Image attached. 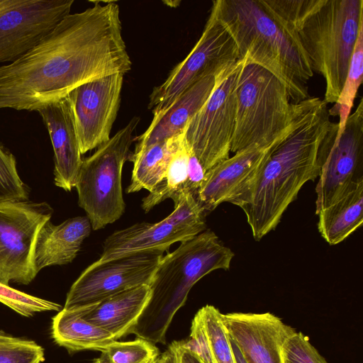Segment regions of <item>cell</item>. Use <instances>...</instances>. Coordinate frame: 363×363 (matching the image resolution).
<instances>
[{
    "label": "cell",
    "mask_w": 363,
    "mask_h": 363,
    "mask_svg": "<svg viewBox=\"0 0 363 363\" xmlns=\"http://www.w3.org/2000/svg\"><path fill=\"white\" fill-rule=\"evenodd\" d=\"M93 3L67 15L21 57L0 67V109L38 111L84 83L130 70L118 5Z\"/></svg>",
    "instance_id": "obj_1"
},
{
    "label": "cell",
    "mask_w": 363,
    "mask_h": 363,
    "mask_svg": "<svg viewBox=\"0 0 363 363\" xmlns=\"http://www.w3.org/2000/svg\"><path fill=\"white\" fill-rule=\"evenodd\" d=\"M331 123L324 100L309 97L294 103L286 133L240 206L256 241L276 228L302 186L319 177V149Z\"/></svg>",
    "instance_id": "obj_2"
},
{
    "label": "cell",
    "mask_w": 363,
    "mask_h": 363,
    "mask_svg": "<svg viewBox=\"0 0 363 363\" xmlns=\"http://www.w3.org/2000/svg\"><path fill=\"white\" fill-rule=\"evenodd\" d=\"M211 13L227 29L245 58L276 76L290 100L309 98L310 62L294 31L279 21L261 0H216Z\"/></svg>",
    "instance_id": "obj_3"
},
{
    "label": "cell",
    "mask_w": 363,
    "mask_h": 363,
    "mask_svg": "<svg viewBox=\"0 0 363 363\" xmlns=\"http://www.w3.org/2000/svg\"><path fill=\"white\" fill-rule=\"evenodd\" d=\"M234 255L213 231L205 230L163 256L150 285L149 301L130 334L165 344L169 326L193 286L213 271L229 270Z\"/></svg>",
    "instance_id": "obj_4"
},
{
    "label": "cell",
    "mask_w": 363,
    "mask_h": 363,
    "mask_svg": "<svg viewBox=\"0 0 363 363\" xmlns=\"http://www.w3.org/2000/svg\"><path fill=\"white\" fill-rule=\"evenodd\" d=\"M362 26V0H323L296 30L313 72L325 79L327 104L339 97Z\"/></svg>",
    "instance_id": "obj_5"
},
{
    "label": "cell",
    "mask_w": 363,
    "mask_h": 363,
    "mask_svg": "<svg viewBox=\"0 0 363 363\" xmlns=\"http://www.w3.org/2000/svg\"><path fill=\"white\" fill-rule=\"evenodd\" d=\"M242 65L240 59L217 74L211 94L185 128L189 157L183 192L195 198L206 172L230 157L236 117V85Z\"/></svg>",
    "instance_id": "obj_6"
},
{
    "label": "cell",
    "mask_w": 363,
    "mask_h": 363,
    "mask_svg": "<svg viewBox=\"0 0 363 363\" xmlns=\"http://www.w3.org/2000/svg\"><path fill=\"white\" fill-rule=\"evenodd\" d=\"M242 60L230 147L233 153L272 142L290 123L294 111V103L276 76L245 58Z\"/></svg>",
    "instance_id": "obj_7"
},
{
    "label": "cell",
    "mask_w": 363,
    "mask_h": 363,
    "mask_svg": "<svg viewBox=\"0 0 363 363\" xmlns=\"http://www.w3.org/2000/svg\"><path fill=\"white\" fill-rule=\"evenodd\" d=\"M140 118L135 116L113 136L82 161L75 188L78 204L94 230L118 220L125 211L122 170L130 155Z\"/></svg>",
    "instance_id": "obj_8"
},
{
    "label": "cell",
    "mask_w": 363,
    "mask_h": 363,
    "mask_svg": "<svg viewBox=\"0 0 363 363\" xmlns=\"http://www.w3.org/2000/svg\"><path fill=\"white\" fill-rule=\"evenodd\" d=\"M332 122L319 149L320 172L315 187V213L363 182V100L337 135Z\"/></svg>",
    "instance_id": "obj_9"
},
{
    "label": "cell",
    "mask_w": 363,
    "mask_h": 363,
    "mask_svg": "<svg viewBox=\"0 0 363 363\" xmlns=\"http://www.w3.org/2000/svg\"><path fill=\"white\" fill-rule=\"evenodd\" d=\"M240 60L236 44L227 29L210 13L198 42L150 95L153 118L162 115L187 88L201 78L216 74Z\"/></svg>",
    "instance_id": "obj_10"
},
{
    "label": "cell",
    "mask_w": 363,
    "mask_h": 363,
    "mask_svg": "<svg viewBox=\"0 0 363 363\" xmlns=\"http://www.w3.org/2000/svg\"><path fill=\"white\" fill-rule=\"evenodd\" d=\"M52 213L45 201L0 203V283L28 285L35 279L36 238Z\"/></svg>",
    "instance_id": "obj_11"
},
{
    "label": "cell",
    "mask_w": 363,
    "mask_h": 363,
    "mask_svg": "<svg viewBox=\"0 0 363 363\" xmlns=\"http://www.w3.org/2000/svg\"><path fill=\"white\" fill-rule=\"evenodd\" d=\"M163 256V251L147 250L94 262L72 284L62 308L90 307L123 291L150 286Z\"/></svg>",
    "instance_id": "obj_12"
},
{
    "label": "cell",
    "mask_w": 363,
    "mask_h": 363,
    "mask_svg": "<svg viewBox=\"0 0 363 363\" xmlns=\"http://www.w3.org/2000/svg\"><path fill=\"white\" fill-rule=\"evenodd\" d=\"M74 0H0V63L13 62L67 15Z\"/></svg>",
    "instance_id": "obj_13"
},
{
    "label": "cell",
    "mask_w": 363,
    "mask_h": 363,
    "mask_svg": "<svg viewBox=\"0 0 363 363\" xmlns=\"http://www.w3.org/2000/svg\"><path fill=\"white\" fill-rule=\"evenodd\" d=\"M289 125L270 143L252 145L238 151L206 172L196 196L206 215L225 202L241 206Z\"/></svg>",
    "instance_id": "obj_14"
},
{
    "label": "cell",
    "mask_w": 363,
    "mask_h": 363,
    "mask_svg": "<svg viewBox=\"0 0 363 363\" xmlns=\"http://www.w3.org/2000/svg\"><path fill=\"white\" fill-rule=\"evenodd\" d=\"M124 74H113L84 83L67 96L82 155L107 142L120 106Z\"/></svg>",
    "instance_id": "obj_15"
},
{
    "label": "cell",
    "mask_w": 363,
    "mask_h": 363,
    "mask_svg": "<svg viewBox=\"0 0 363 363\" xmlns=\"http://www.w3.org/2000/svg\"><path fill=\"white\" fill-rule=\"evenodd\" d=\"M222 320L247 363H283L284 342L296 332L269 312L228 313Z\"/></svg>",
    "instance_id": "obj_16"
},
{
    "label": "cell",
    "mask_w": 363,
    "mask_h": 363,
    "mask_svg": "<svg viewBox=\"0 0 363 363\" xmlns=\"http://www.w3.org/2000/svg\"><path fill=\"white\" fill-rule=\"evenodd\" d=\"M54 150V182L66 191L75 187L82 164L73 111L68 96L38 111Z\"/></svg>",
    "instance_id": "obj_17"
},
{
    "label": "cell",
    "mask_w": 363,
    "mask_h": 363,
    "mask_svg": "<svg viewBox=\"0 0 363 363\" xmlns=\"http://www.w3.org/2000/svg\"><path fill=\"white\" fill-rule=\"evenodd\" d=\"M195 228L182 226L168 216L155 223H139L108 235L96 262H103L130 254L147 251H168L177 242H184L200 234Z\"/></svg>",
    "instance_id": "obj_18"
},
{
    "label": "cell",
    "mask_w": 363,
    "mask_h": 363,
    "mask_svg": "<svg viewBox=\"0 0 363 363\" xmlns=\"http://www.w3.org/2000/svg\"><path fill=\"white\" fill-rule=\"evenodd\" d=\"M218 74H208L196 81L162 115L153 118L146 131L135 138L137 144L133 153L183 133L211 94Z\"/></svg>",
    "instance_id": "obj_19"
},
{
    "label": "cell",
    "mask_w": 363,
    "mask_h": 363,
    "mask_svg": "<svg viewBox=\"0 0 363 363\" xmlns=\"http://www.w3.org/2000/svg\"><path fill=\"white\" fill-rule=\"evenodd\" d=\"M149 285L138 286L109 296L90 307L77 309L87 321L118 339L130 334L150 298Z\"/></svg>",
    "instance_id": "obj_20"
},
{
    "label": "cell",
    "mask_w": 363,
    "mask_h": 363,
    "mask_svg": "<svg viewBox=\"0 0 363 363\" xmlns=\"http://www.w3.org/2000/svg\"><path fill=\"white\" fill-rule=\"evenodd\" d=\"M91 223L87 216L69 218L59 225L51 220L39 230L35 245L34 264L37 272L45 267L72 262L89 235Z\"/></svg>",
    "instance_id": "obj_21"
},
{
    "label": "cell",
    "mask_w": 363,
    "mask_h": 363,
    "mask_svg": "<svg viewBox=\"0 0 363 363\" xmlns=\"http://www.w3.org/2000/svg\"><path fill=\"white\" fill-rule=\"evenodd\" d=\"M317 215L318 230L326 242L335 245L344 241L363 223V182Z\"/></svg>",
    "instance_id": "obj_22"
},
{
    "label": "cell",
    "mask_w": 363,
    "mask_h": 363,
    "mask_svg": "<svg viewBox=\"0 0 363 363\" xmlns=\"http://www.w3.org/2000/svg\"><path fill=\"white\" fill-rule=\"evenodd\" d=\"M52 337L69 352L101 351L116 340L107 331L85 320L79 311L64 308L52 318Z\"/></svg>",
    "instance_id": "obj_23"
},
{
    "label": "cell",
    "mask_w": 363,
    "mask_h": 363,
    "mask_svg": "<svg viewBox=\"0 0 363 363\" xmlns=\"http://www.w3.org/2000/svg\"><path fill=\"white\" fill-rule=\"evenodd\" d=\"M184 131L138 152L130 153L128 160L133 163V168L127 193L153 190L164 178L172 155L184 137Z\"/></svg>",
    "instance_id": "obj_24"
},
{
    "label": "cell",
    "mask_w": 363,
    "mask_h": 363,
    "mask_svg": "<svg viewBox=\"0 0 363 363\" xmlns=\"http://www.w3.org/2000/svg\"><path fill=\"white\" fill-rule=\"evenodd\" d=\"M189 148L185 136L174 152L162 180L143 199L142 208L147 213L167 199L173 200L184 191L188 179Z\"/></svg>",
    "instance_id": "obj_25"
},
{
    "label": "cell",
    "mask_w": 363,
    "mask_h": 363,
    "mask_svg": "<svg viewBox=\"0 0 363 363\" xmlns=\"http://www.w3.org/2000/svg\"><path fill=\"white\" fill-rule=\"evenodd\" d=\"M363 77V26L361 27L350 62L347 77L337 101L328 108L330 116H339L338 130L340 135L351 113L354 101L362 82Z\"/></svg>",
    "instance_id": "obj_26"
},
{
    "label": "cell",
    "mask_w": 363,
    "mask_h": 363,
    "mask_svg": "<svg viewBox=\"0 0 363 363\" xmlns=\"http://www.w3.org/2000/svg\"><path fill=\"white\" fill-rule=\"evenodd\" d=\"M159 355L154 343L137 337L127 342L113 341L101 351L93 363H150Z\"/></svg>",
    "instance_id": "obj_27"
},
{
    "label": "cell",
    "mask_w": 363,
    "mask_h": 363,
    "mask_svg": "<svg viewBox=\"0 0 363 363\" xmlns=\"http://www.w3.org/2000/svg\"><path fill=\"white\" fill-rule=\"evenodd\" d=\"M199 311L215 363H236L228 332L222 320L223 313L212 305H206Z\"/></svg>",
    "instance_id": "obj_28"
},
{
    "label": "cell",
    "mask_w": 363,
    "mask_h": 363,
    "mask_svg": "<svg viewBox=\"0 0 363 363\" xmlns=\"http://www.w3.org/2000/svg\"><path fill=\"white\" fill-rule=\"evenodd\" d=\"M264 6L284 26L296 33L303 21L323 0H261Z\"/></svg>",
    "instance_id": "obj_29"
},
{
    "label": "cell",
    "mask_w": 363,
    "mask_h": 363,
    "mask_svg": "<svg viewBox=\"0 0 363 363\" xmlns=\"http://www.w3.org/2000/svg\"><path fill=\"white\" fill-rule=\"evenodd\" d=\"M28 192L13 155L0 143V203L26 201Z\"/></svg>",
    "instance_id": "obj_30"
},
{
    "label": "cell",
    "mask_w": 363,
    "mask_h": 363,
    "mask_svg": "<svg viewBox=\"0 0 363 363\" xmlns=\"http://www.w3.org/2000/svg\"><path fill=\"white\" fill-rule=\"evenodd\" d=\"M43 348L35 342L0 333V363H42Z\"/></svg>",
    "instance_id": "obj_31"
},
{
    "label": "cell",
    "mask_w": 363,
    "mask_h": 363,
    "mask_svg": "<svg viewBox=\"0 0 363 363\" xmlns=\"http://www.w3.org/2000/svg\"><path fill=\"white\" fill-rule=\"evenodd\" d=\"M0 302L25 317H30L39 312L60 311L62 309L57 303L26 294L1 283Z\"/></svg>",
    "instance_id": "obj_32"
},
{
    "label": "cell",
    "mask_w": 363,
    "mask_h": 363,
    "mask_svg": "<svg viewBox=\"0 0 363 363\" xmlns=\"http://www.w3.org/2000/svg\"><path fill=\"white\" fill-rule=\"evenodd\" d=\"M283 363H328L301 332L288 337L282 346Z\"/></svg>",
    "instance_id": "obj_33"
},
{
    "label": "cell",
    "mask_w": 363,
    "mask_h": 363,
    "mask_svg": "<svg viewBox=\"0 0 363 363\" xmlns=\"http://www.w3.org/2000/svg\"><path fill=\"white\" fill-rule=\"evenodd\" d=\"M186 348L194 352L203 363H215L200 312L194 315L188 339L181 341Z\"/></svg>",
    "instance_id": "obj_34"
},
{
    "label": "cell",
    "mask_w": 363,
    "mask_h": 363,
    "mask_svg": "<svg viewBox=\"0 0 363 363\" xmlns=\"http://www.w3.org/2000/svg\"><path fill=\"white\" fill-rule=\"evenodd\" d=\"M178 357V363H203L191 350L184 347L181 341L174 342Z\"/></svg>",
    "instance_id": "obj_35"
},
{
    "label": "cell",
    "mask_w": 363,
    "mask_h": 363,
    "mask_svg": "<svg viewBox=\"0 0 363 363\" xmlns=\"http://www.w3.org/2000/svg\"><path fill=\"white\" fill-rule=\"evenodd\" d=\"M156 363H178L177 353L174 342L169 345L167 350L159 355Z\"/></svg>",
    "instance_id": "obj_36"
},
{
    "label": "cell",
    "mask_w": 363,
    "mask_h": 363,
    "mask_svg": "<svg viewBox=\"0 0 363 363\" xmlns=\"http://www.w3.org/2000/svg\"><path fill=\"white\" fill-rule=\"evenodd\" d=\"M156 360H157V359H156L155 360L152 361V362H150V363H156Z\"/></svg>",
    "instance_id": "obj_37"
}]
</instances>
